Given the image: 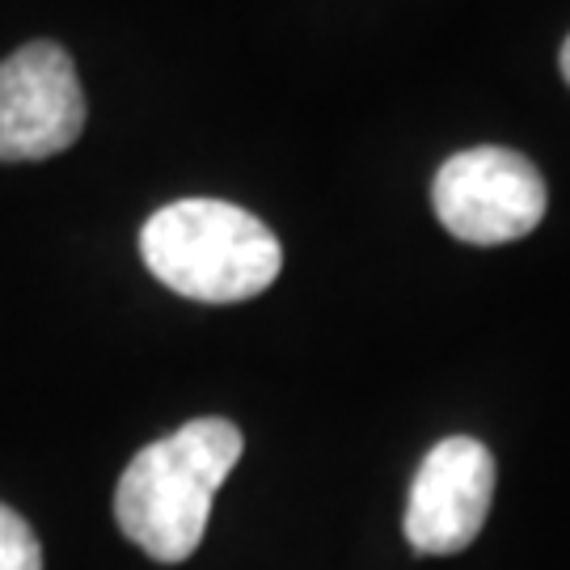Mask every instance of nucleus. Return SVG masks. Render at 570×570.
Here are the masks:
<instances>
[{
	"instance_id": "f257e3e1",
	"label": "nucleus",
	"mask_w": 570,
	"mask_h": 570,
	"mask_svg": "<svg viewBox=\"0 0 570 570\" xmlns=\"http://www.w3.org/2000/svg\"><path fill=\"white\" fill-rule=\"evenodd\" d=\"M242 431L228 419H195L131 456L115 490V520L153 562H186L199 550L212 499L242 461Z\"/></svg>"
},
{
	"instance_id": "f03ea898",
	"label": "nucleus",
	"mask_w": 570,
	"mask_h": 570,
	"mask_svg": "<svg viewBox=\"0 0 570 570\" xmlns=\"http://www.w3.org/2000/svg\"><path fill=\"white\" fill-rule=\"evenodd\" d=\"M144 266L169 292L204 305H237L279 279L284 245L271 228L225 199H178L140 228Z\"/></svg>"
},
{
	"instance_id": "7ed1b4c3",
	"label": "nucleus",
	"mask_w": 570,
	"mask_h": 570,
	"mask_svg": "<svg viewBox=\"0 0 570 570\" xmlns=\"http://www.w3.org/2000/svg\"><path fill=\"white\" fill-rule=\"evenodd\" d=\"M431 207L456 242L508 245L541 225L546 183L537 165L511 148H465L440 165Z\"/></svg>"
},
{
	"instance_id": "20e7f679",
	"label": "nucleus",
	"mask_w": 570,
	"mask_h": 570,
	"mask_svg": "<svg viewBox=\"0 0 570 570\" xmlns=\"http://www.w3.org/2000/svg\"><path fill=\"white\" fill-rule=\"evenodd\" d=\"M81 131L85 89L60 42H26L0 60V161H47Z\"/></svg>"
},
{
	"instance_id": "39448f33",
	"label": "nucleus",
	"mask_w": 570,
	"mask_h": 570,
	"mask_svg": "<svg viewBox=\"0 0 570 570\" xmlns=\"http://www.w3.org/2000/svg\"><path fill=\"white\" fill-rule=\"evenodd\" d=\"M494 499V456L473 435H449L423 456L406 508V541L419 553H461L478 541Z\"/></svg>"
},
{
	"instance_id": "423d86ee",
	"label": "nucleus",
	"mask_w": 570,
	"mask_h": 570,
	"mask_svg": "<svg viewBox=\"0 0 570 570\" xmlns=\"http://www.w3.org/2000/svg\"><path fill=\"white\" fill-rule=\"evenodd\" d=\"M0 570H42L39 537L4 503H0Z\"/></svg>"
},
{
	"instance_id": "0eeeda50",
	"label": "nucleus",
	"mask_w": 570,
	"mask_h": 570,
	"mask_svg": "<svg viewBox=\"0 0 570 570\" xmlns=\"http://www.w3.org/2000/svg\"><path fill=\"white\" fill-rule=\"evenodd\" d=\"M562 77H567V85H570V39L562 42Z\"/></svg>"
}]
</instances>
